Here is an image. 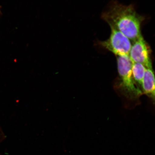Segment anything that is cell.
<instances>
[{"label":"cell","mask_w":155,"mask_h":155,"mask_svg":"<svg viewBox=\"0 0 155 155\" xmlns=\"http://www.w3.org/2000/svg\"><path fill=\"white\" fill-rule=\"evenodd\" d=\"M0 12H1V7H0Z\"/></svg>","instance_id":"cell-7"},{"label":"cell","mask_w":155,"mask_h":155,"mask_svg":"<svg viewBox=\"0 0 155 155\" xmlns=\"http://www.w3.org/2000/svg\"><path fill=\"white\" fill-rule=\"evenodd\" d=\"M147 68L142 64L133 63L131 70L134 80L141 85Z\"/></svg>","instance_id":"cell-6"},{"label":"cell","mask_w":155,"mask_h":155,"mask_svg":"<svg viewBox=\"0 0 155 155\" xmlns=\"http://www.w3.org/2000/svg\"><path fill=\"white\" fill-rule=\"evenodd\" d=\"M102 18L133 41L140 37L143 17L137 14L132 5H126L116 2L111 3Z\"/></svg>","instance_id":"cell-1"},{"label":"cell","mask_w":155,"mask_h":155,"mask_svg":"<svg viewBox=\"0 0 155 155\" xmlns=\"http://www.w3.org/2000/svg\"><path fill=\"white\" fill-rule=\"evenodd\" d=\"M116 56L118 72L122 88L131 96H137L140 95L141 92L136 86L133 78L131 70L133 63L129 56Z\"/></svg>","instance_id":"cell-2"},{"label":"cell","mask_w":155,"mask_h":155,"mask_svg":"<svg viewBox=\"0 0 155 155\" xmlns=\"http://www.w3.org/2000/svg\"><path fill=\"white\" fill-rule=\"evenodd\" d=\"M150 48L142 35L133 41L129 54L132 63L142 64L147 69H152Z\"/></svg>","instance_id":"cell-4"},{"label":"cell","mask_w":155,"mask_h":155,"mask_svg":"<svg viewBox=\"0 0 155 155\" xmlns=\"http://www.w3.org/2000/svg\"><path fill=\"white\" fill-rule=\"evenodd\" d=\"M141 85L145 94L154 98L155 77L152 69L147 68Z\"/></svg>","instance_id":"cell-5"},{"label":"cell","mask_w":155,"mask_h":155,"mask_svg":"<svg viewBox=\"0 0 155 155\" xmlns=\"http://www.w3.org/2000/svg\"><path fill=\"white\" fill-rule=\"evenodd\" d=\"M110 27L111 34L110 38L100 42L101 45L116 56H129L132 45L131 41L117 29Z\"/></svg>","instance_id":"cell-3"}]
</instances>
